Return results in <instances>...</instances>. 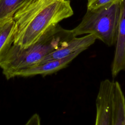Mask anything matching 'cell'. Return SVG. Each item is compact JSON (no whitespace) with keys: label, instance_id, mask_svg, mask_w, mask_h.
I'll return each instance as SVG.
<instances>
[{"label":"cell","instance_id":"obj_1","mask_svg":"<svg viewBox=\"0 0 125 125\" xmlns=\"http://www.w3.org/2000/svg\"><path fill=\"white\" fill-rule=\"evenodd\" d=\"M73 15L70 0H26L13 16V44L26 47L50 27Z\"/></svg>","mask_w":125,"mask_h":125},{"label":"cell","instance_id":"obj_2","mask_svg":"<svg viewBox=\"0 0 125 125\" xmlns=\"http://www.w3.org/2000/svg\"><path fill=\"white\" fill-rule=\"evenodd\" d=\"M74 37L72 30L64 29L58 24L26 47L12 44L0 63L2 74L7 80L16 77L17 72L39 63L49 54L66 45Z\"/></svg>","mask_w":125,"mask_h":125},{"label":"cell","instance_id":"obj_3","mask_svg":"<svg viewBox=\"0 0 125 125\" xmlns=\"http://www.w3.org/2000/svg\"><path fill=\"white\" fill-rule=\"evenodd\" d=\"M119 0L87 9L80 23L72 29L74 36L93 34L109 46L115 45L120 17Z\"/></svg>","mask_w":125,"mask_h":125},{"label":"cell","instance_id":"obj_4","mask_svg":"<svg viewBox=\"0 0 125 125\" xmlns=\"http://www.w3.org/2000/svg\"><path fill=\"white\" fill-rule=\"evenodd\" d=\"M113 81L105 79L100 83L96 100L95 125H112L111 102Z\"/></svg>","mask_w":125,"mask_h":125},{"label":"cell","instance_id":"obj_5","mask_svg":"<svg viewBox=\"0 0 125 125\" xmlns=\"http://www.w3.org/2000/svg\"><path fill=\"white\" fill-rule=\"evenodd\" d=\"M120 17L117 40L111 74L115 77L122 71L125 70V0H120Z\"/></svg>","mask_w":125,"mask_h":125},{"label":"cell","instance_id":"obj_6","mask_svg":"<svg viewBox=\"0 0 125 125\" xmlns=\"http://www.w3.org/2000/svg\"><path fill=\"white\" fill-rule=\"evenodd\" d=\"M84 50H79L73 54L62 59L48 61L39 63L21 70L16 74V77H29L38 75L45 76L55 73L66 67Z\"/></svg>","mask_w":125,"mask_h":125},{"label":"cell","instance_id":"obj_7","mask_svg":"<svg viewBox=\"0 0 125 125\" xmlns=\"http://www.w3.org/2000/svg\"><path fill=\"white\" fill-rule=\"evenodd\" d=\"M97 40L93 34H86L81 37H75L63 47L59 48L44 57L39 63L66 57L79 50H86ZM38 64V63H37Z\"/></svg>","mask_w":125,"mask_h":125},{"label":"cell","instance_id":"obj_8","mask_svg":"<svg viewBox=\"0 0 125 125\" xmlns=\"http://www.w3.org/2000/svg\"><path fill=\"white\" fill-rule=\"evenodd\" d=\"M111 118L112 125H125V97L117 81L112 83Z\"/></svg>","mask_w":125,"mask_h":125},{"label":"cell","instance_id":"obj_9","mask_svg":"<svg viewBox=\"0 0 125 125\" xmlns=\"http://www.w3.org/2000/svg\"><path fill=\"white\" fill-rule=\"evenodd\" d=\"M15 33L13 17L0 21V63L13 43Z\"/></svg>","mask_w":125,"mask_h":125},{"label":"cell","instance_id":"obj_10","mask_svg":"<svg viewBox=\"0 0 125 125\" xmlns=\"http://www.w3.org/2000/svg\"><path fill=\"white\" fill-rule=\"evenodd\" d=\"M26 0H0V21L13 18Z\"/></svg>","mask_w":125,"mask_h":125},{"label":"cell","instance_id":"obj_11","mask_svg":"<svg viewBox=\"0 0 125 125\" xmlns=\"http://www.w3.org/2000/svg\"><path fill=\"white\" fill-rule=\"evenodd\" d=\"M119 0H87V9H95Z\"/></svg>","mask_w":125,"mask_h":125}]
</instances>
